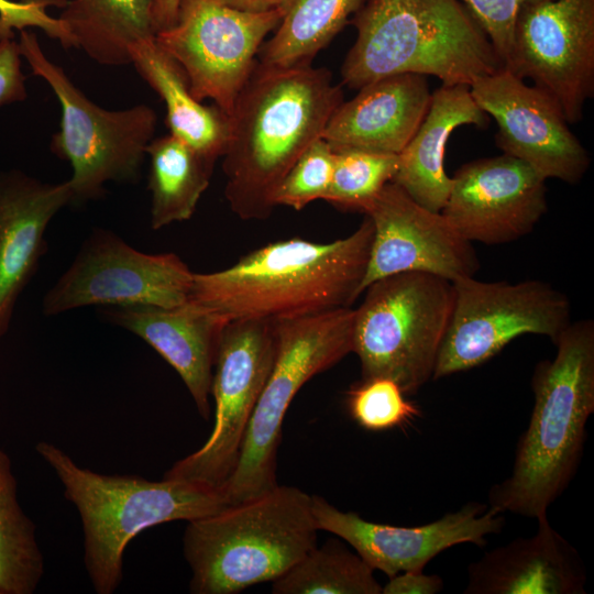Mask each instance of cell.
Instances as JSON below:
<instances>
[{
  "label": "cell",
  "instance_id": "37",
  "mask_svg": "<svg viewBox=\"0 0 594 594\" xmlns=\"http://www.w3.org/2000/svg\"><path fill=\"white\" fill-rule=\"evenodd\" d=\"M180 0H156L153 19L156 33L175 24Z\"/></svg>",
  "mask_w": 594,
  "mask_h": 594
},
{
  "label": "cell",
  "instance_id": "33",
  "mask_svg": "<svg viewBox=\"0 0 594 594\" xmlns=\"http://www.w3.org/2000/svg\"><path fill=\"white\" fill-rule=\"evenodd\" d=\"M67 0H0V40L14 37V31L38 28L65 48L74 47L66 24L48 14L52 7L64 8Z\"/></svg>",
  "mask_w": 594,
  "mask_h": 594
},
{
  "label": "cell",
  "instance_id": "18",
  "mask_svg": "<svg viewBox=\"0 0 594 594\" xmlns=\"http://www.w3.org/2000/svg\"><path fill=\"white\" fill-rule=\"evenodd\" d=\"M546 180L507 154L462 165L441 213L466 241L505 244L529 234L547 212Z\"/></svg>",
  "mask_w": 594,
  "mask_h": 594
},
{
  "label": "cell",
  "instance_id": "19",
  "mask_svg": "<svg viewBox=\"0 0 594 594\" xmlns=\"http://www.w3.org/2000/svg\"><path fill=\"white\" fill-rule=\"evenodd\" d=\"M70 202L68 180L48 184L21 170L0 172V341L46 252L48 223Z\"/></svg>",
  "mask_w": 594,
  "mask_h": 594
},
{
  "label": "cell",
  "instance_id": "23",
  "mask_svg": "<svg viewBox=\"0 0 594 594\" xmlns=\"http://www.w3.org/2000/svg\"><path fill=\"white\" fill-rule=\"evenodd\" d=\"M490 117L474 101L468 85H441L431 94L419 128L398 154L393 183L422 207L441 212L451 188L444 169V151L451 133L461 125L485 128Z\"/></svg>",
  "mask_w": 594,
  "mask_h": 594
},
{
  "label": "cell",
  "instance_id": "36",
  "mask_svg": "<svg viewBox=\"0 0 594 594\" xmlns=\"http://www.w3.org/2000/svg\"><path fill=\"white\" fill-rule=\"evenodd\" d=\"M444 583L437 574L424 571H407L388 578L382 594H436L443 590Z\"/></svg>",
  "mask_w": 594,
  "mask_h": 594
},
{
  "label": "cell",
  "instance_id": "35",
  "mask_svg": "<svg viewBox=\"0 0 594 594\" xmlns=\"http://www.w3.org/2000/svg\"><path fill=\"white\" fill-rule=\"evenodd\" d=\"M21 58L14 37L0 40V107L22 102L28 97Z\"/></svg>",
  "mask_w": 594,
  "mask_h": 594
},
{
  "label": "cell",
  "instance_id": "15",
  "mask_svg": "<svg viewBox=\"0 0 594 594\" xmlns=\"http://www.w3.org/2000/svg\"><path fill=\"white\" fill-rule=\"evenodd\" d=\"M470 91L496 121V143L504 154L522 161L544 179L576 184L583 178L588 153L548 94L504 67L475 78Z\"/></svg>",
  "mask_w": 594,
  "mask_h": 594
},
{
  "label": "cell",
  "instance_id": "3",
  "mask_svg": "<svg viewBox=\"0 0 594 594\" xmlns=\"http://www.w3.org/2000/svg\"><path fill=\"white\" fill-rule=\"evenodd\" d=\"M554 345L556 356L535 369L534 407L512 473L488 493V506L502 514L536 519L547 515L582 459L586 424L594 413L593 321H571Z\"/></svg>",
  "mask_w": 594,
  "mask_h": 594
},
{
  "label": "cell",
  "instance_id": "17",
  "mask_svg": "<svg viewBox=\"0 0 594 594\" xmlns=\"http://www.w3.org/2000/svg\"><path fill=\"white\" fill-rule=\"evenodd\" d=\"M374 234L362 293L373 282L406 272H425L451 282L474 276L479 258L441 212L415 201L391 182L364 210Z\"/></svg>",
  "mask_w": 594,
  "mask_h": 594
},
{
  "label": "cell",
  "instance_id": "12",
  "mask_svg": "<svg viewBox=\"0 0 594 594\" xmlns=\"http://www.w3.org/2000/svg\"><path fill=\"white\" fill-rule=\"evenodd\" d=\"M282 15L280 9L250 13L219 0H180L175 24L155 41L180 66L194 98L210 99L229 116Z\"/></svg>",
  "mask_w": 594,
  "mask_h": 594
},
{
  "label": "cell",
  "instance_id": "7",
  "mask_svg": "<svg viewBox=\"0 0 594 594\" xmlns=\"http://www.w3.org/2000/svg\"><path fill=\"white\" fill-rule=\"evenodd\" d=\"M354 309L352 352L362 380L387 377L406 395L432 380L454 304L453 282L406 272L380 278Z\"/></svg>",
  "mask_w": 594,
  "mask_h": 594
},
{
  "label": "cell",
  "instance_id": "14",
  "mask_svg": "<svg viewBox=\"0 0 594 594\" xmlns=\"http://www.w3.org/2000/svg\"><path fill=\"white\" fill-rule=\"evenodd\" d=\"M504 68L548 94L570 124L581 121L594 95V0L525 4Z\"/></svg>",
  "mask_w": 594,
  "mask_h": 594
},
{
  "label": "cell",
  "instance_id": "8",
  "mask_svg": "<svg viewBox=\"0 0 594 594\" xmlns=\"http://www.w3.org/2000/svg\"><path fill=\"white\" fill-rule=\"evenodd\" d=\"M19 33L21 56L61 105L59 129L52 136L51 150L72 166L73 201L101 197L109 182H138L146 147L154 139V109L136 105L109 110L96 105L45 55L34 32L25 29Z\"/></svg>",
  "mask_w": 594,
  "mask_h": 594
},
{
  "label": "cell",
  "instance_id": "22",
  "mask_svg": "<svg viewBox=\"0 0 594 594\" xmlns=\"http://www.w3.org/2000/svg\"><path fill=\"white\" fill-rule=\"evenodd\" d=\"M431 94L424 75L404 73L377 79L340 103L321 138L332 150L398 155L427 114Z\"/></svg>",
  "mask_w": 594,
  "mask_h": 594
},
{
  "label": "cell",
  "instance_id": "32",
  "mask_svg": "<svg viewBox=\"0 0 594 594\" xmlns=\"http://www.w3.org/2000/svg\"><path fill=\"white\" fill-rule=\"evenodd\" d=\"M334 154L322 139L316 140L295 162L274 195L275 206L301 210L324 199L332 180Z\"/></svg>",
  "mask_w": 594,
  "mask_h": 594
},
{
  "label": "cell",
  "instance_id": "30",
  "mask_svg": "<svg viewBox=\"0 0 594 594\" xmlns=\"http://www.w3.org/2000/svg\"><path fill=\"white\" fill-rule=\"evenodd\" d=\"M333 154L332 180L323 200L341 209L364 212L398 168L397 154L360 148L333 150Z\"/></svg>",
  "mask_w": 594,
  "mask_h": 594
},
{
  "label": "cell",
  "instance_id": "29",
  "mask_svg": "<svg viewBox=\"0 0 594 594\" xmlns=\"http://www.w3.org/2000/svg\"><path fill=\"white\" fill-rule=\"evenodd\" d=\"M275 594H382L374 570L337 540L310 550L272 582Z\"/></svg>",
  "mask_w": 594,
  "mask_h": 594
},
{
  "label": "cell",
  "instance_id": "5",
  "mask_svg": "<svg viewBox=\"0 0 594 594\" xmlns=\"http://www.w3.org/2000/svg\"><path fill=\"white\" fill-rule=\"evenodd\" d=\"M35 451L54 471L65 498L80 517L84 564L98 594H112L123 578L128 544L156 525L193 520L228 505L219 488L138 475H110L77 464L64 450L38 441Z\"/></svg>",
  "mask_w": 594,
  "mask_h": 594
},
{
  "label": "cell",
  "instance_id": "21",
  "mask_svg": "<svg viewBox=\"0 0 594 594\" xmlns=\"http://www.w3.org/2000/svg\"><path fill=\"white\" fill-rule=\"evenodd\" d=\"M530 537L492 549L468 566L465 594H584L586 571L578 550L537 518Z\"/></svg>",
  "mask_w": 594,
  "mask_h": 594
},
{
  "label": "cell",
  "instance_id": "31",
  "mask_svg": "<svg viewBox=\"0 0 594 594\" xmlns=\"http://www.w3.org/2000/svg\"><path fill=\"white\" fill-rule=\"evenodd\" d=\"M346 406L352 419L369 431L403 427L420 415L400 386L387 377H371L351 386Z\"/></svg>",
  "mask_w": 594,
  "mask_h": 594
},
{
  "label": "cell",
  "instance_id": "34",
  "mask_svg": "<svg viewBox=\"0 0 594 594\" xmlns=\"http://www.w3.org/2000/svg\"><path fill=\"white\" fill-rule=\"evenodd\" d=\"M492 43L503 67L508 63L515 21L527 3L540 0H461Z\"/></svg>",
  "mask_w": 594,
  "mask_h": 594
},
{
  "label": "cell",
  "instance_id": "28",
  "mask_svg": "<svg viewBox=\"0 0 594 594\" xmlns=\"http://www.w3.org/2000/svg\"><path fill=\"white\" fill-rule=\"evenodd\" d=\"M44 574L35 525L18 499V482L0 448V594H32Z\"/></svg>",
  "mask_w": 594,
  "mask_h": 594
},
{
  "label": "cell",
  "instance_id": "38",
  "mask_svg": "<svg viewBox=\"0 0 594 594\" xmlns=\"http://www.w3.org/2000/svg\"><path fill=\"white\" fill-rule=\"evenodd\" d=\"M228 7L243 12L262 13L283 9L287 0H219Z\"/></svg>",
  "mask_w": 594,
  "mask_h": 594
},
{
  "label": "cell",
  "instance_id": "13",
  "mask_svg": "<svg viewBox=\"0 0 594 594\" xmlns=\"http://www.w3.org/2000/svg\"><path fill=\"white\" fill-rule=\"evenodd\" d=\"M195 273L175 253L141 252L106 229H95L43 298L45 316L88 306L174 308L189 299Z\"/></svg>",
  "mask_w": 594,
  "mask_h": 594
},
{
  "label": "cell",
  "instance_id": "16",
  "mask_svg": "<svg viewBox=\"0 0 594 594\" xmlns=\"http://www.w3.org/2000/svg\"><path fill=\"white\" fill-rule=\"evenodd\" d=\"M319 530L340 537L373 569L388 578L424 571L442 551L462 543L487 544V536L503 530L505 518L488 505L470 502L435 521L413 527L369 521L354 512H342L311 495Z\"/></svg>",
  "mask_w": 594,
  "mask_h": 594
},
{
  "label": "cell",
  "instance_id": "1",
  "mask_svg": "<svg viewBox=\"0 0 594 594\" xmlns=\"http://www.w3.org/2000/svg\"><path fill=\"white\" fill-rule=\"evenodd\" d=\"M343 101L327 68L256 64L229 114L224 196L242 220L267 219L274 195Z\"/></svg>",
  "mask_w": 594,
  "mask_h": 594
},
{
  "label": "cell",
  "instance_id": "25",
  "mask_svg": "<svg viewBox=\"0 0 594 594\" xmlns=\"http://www.w3.org/2000/svg\"><path fill=\"white\" fill-rule=\"evenodd\" d=\"M156 0H67L58 16L74 47L103 66L131 64L130 50L155 37Z\"/></svg>",
  "mask_w": 594,
  "mask_h": 594
},
{
  "label": "cell",
  "instance_id": "2",
  "mask_svg": "<svg viewBox=\"0 0 594 594\" xmlns=\"http://www.w3.org/2000/svg\"><path fill=\"white\" fill-rule=\"evenodd\" d=\"M374 227L331 242L299 238L263 245L232 266L195 273L188 301L226 321L283 320L350 307L362 294Z\"/></svg>",
  "mask_w": 594,
  "mask_h": 594
},
{
  "label": "cell",
  "instance_id": "10",
  "mask_svg": "<svg viewBox=\"0 0 594 594\" xmlns=\"http://www.w3.org/2000/svg\"><path fill=\"white\" fill-rule=\"evenodd\" d=\"M454 304L432 380L476 367L524 334L548 337L553 344L571 323L569 298L550 284L453 282Z\"/></svg>",
  "mask_w": 594,
  "mask_h": 594
},
{
  "label": "cell",
  "instance_id": "11",
  "mask_svg": "<svg viewBox=\"0 0 594 594\" xmlns=\"http://www.w3.org/2000/svg\"><path fill=\"white\" fill-rule=\"evenodd\" d=\"M277 350L276 320L228 321L219 339L211 396L215 424L207 441L175 462L164 479L222 490L239 460L250 419Z\"/></svg>",
  "mask_w": 594,
  "mask_h": 594
},
{
  "label": "cell",
  "instance_id": "4",
  "mask_svg": "<svg viewBox=\"0 0 594 594\" xmlns=\"http://www.w3.org/2000/svg\"><path fill=\"white\" fill-rule=\"evenodd\" d=\"M356 38L341 67L353 89L404 73L468 85L503 68L461 0H366L354 13Z\"/></svg>",
  "mask_w": 594,
  "mask_h": 594
},
{
  "label": "cell",
  "instance_id": "9",
  "mask_svg": "<svg viewBox=\"0 0 594 594\" xmlns=\"http://www.w3.org/2000/svg\"><path fill=\"white\" fill-rule=\"evenodd\" d=\"M354 309L276 320L275 360L258 397L235 469L222 487L228 505L261 495L276 481L282 425L299 389L352 352Z\"/></svg>",
  "mask_w": 594,
  "mask_h": 594
},
{
  "label": "cell",
  "instance_id": "6",
  "mask_svg": "<svg viewBox=\"0 0 594 594\" xmlns=\"http://www.w3.org/2000/svg\"><path fill=\"white\" fill-rule=\"evenodd\" d=\"M311 495L288 485L189 520L183 552L194 594H235L273 582L317 546Z\"/></svg>",
  "mask_w": 594,
  "mask_h": 594
},
{
  "label": "cell",
  "instance_id": "27",
  "mask_svg": "<svg viewBox=\"0 0 594 594\" xmlns=\"http://www.w3.org/2000/svg\"><path fill=\"white\" fill-rule=\"evenodd\" d=\"M363 3L364 0H287L273 36L258 52L257 63L282 68L310 65Z\"/></svg>",
  "mask_w": 594,
  "mask_h": 594
},
{
  "label": "cell",
  "instance_id": "26",
  "mask_svg": "<svg viewBox=\"0 0 594 594\" xmlns=\"http://www.w3.org/2000/svg\"><path fill=\"white\" fill-rule=\"evenodd\" d=\"M150 157L151 227L154 230L191 218L209 186L212 162L173 134L154 138Z\"/></svg>",
  "mask_w": 594,
  "mask_h": 594
},
{
  "label": "cell",
  "instance_id": "20",
  "mask_svg": "<svg viewBox=\"0 0 594 594\" xmlns=\"http://www.w3.org/2000/svg\"><path fill=\"white\" fill-rule=\"evenodd\" d=\"M101 314L150 344L178 373L200 416L209 417L213 366L228 321L191 301L174 308L111 306Z\"/></svg>",
  "mask_w": 594,
  "mask_h": 594
},
{
  "label": "cell",
  "instance_id": "24",
  "mask_svg": "<svg viewBox=\"0 0 594 594\" xmlns=\"http://www.w3.org/2000/svg\"><path fill=\"white\" fill-rule=\"evenodd\" d=\"M130 55L139 75L164 101L170 134L215 163L228 143L229 116L194 98L183 69L155 37L132 46Z\"/></svg>",
  "mask_w": 594,
  "mask_h": 594
}]
</instances>
